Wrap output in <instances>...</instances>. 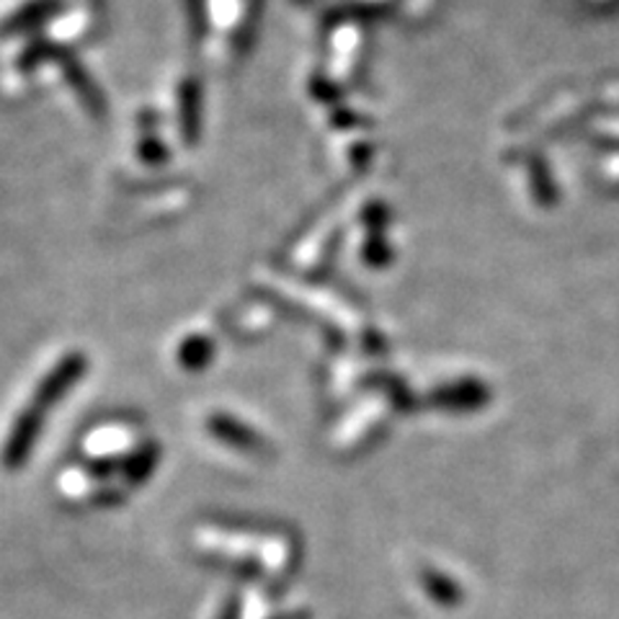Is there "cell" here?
Returning a JSON list of instances; mask_svg holds the SVG:
<instances>
[{
	"label": "cell",
	"instance_id": "cell-1",
	"mask_svg": "<svg viewBox=\"0 0 619 619\" xmlns=\"http://www.w3.org/2000/svg\"><path fill=\"white\" fill-rule=\"evenodd\" d=\"M78 375H80L78 362H63L57 364L55 369L47 372V377H44L40 387H36L32 402H29V406L16 416V421L11 423L9 436H5L3 442V450H0V460H3L5 467L24 465L29 452H32L36 431H40L44 416H47V410L55 406L59 398H65V390L76 383Z\"/></svg>",
	"mask_w": 619,
	"mask_h": 619
}]
</instances>
